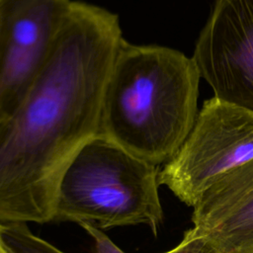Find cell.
<instances>
[{
    "instance_id": "ba28073f",
    "label": "cell",
    "mask_w": 253,
    "mask_h": 253,
    "mask_svg": "<svg viewBox=\"0 0 253 253\" xmlns=\"http://www.w3.org/2000/svg\"><path fill=\"white\" fill-rule=\"evenodd\" d=\"M3 236L14 253H65L35 235L25 222L3 223Z\"/></svg>"
},
{
    "instance_id": "52a82bcc",
    "label": "cell",
    "mask_w": 253,
    "mask_h": 253,
    "mask_svg": "<svg viewBox=\"0 0 253 253\" xmlns=\"http://www.w3.org/2000/svg\"><path fill=\"white\" fill-rule=\"evenodd\" d=\"M193 209L192 232L216 253H253V159L219 178Z\"/></svg>"
},
{
    "instance_id": "9c48e42d",
    "label": "cell",
    "mask_w": 253,
    "mask_h": 253,
    "mask_svg": "<svg viewBox=\"0 0 253 253\" xmlns=\"http://www.w3.org/2000/svg\"><path fill=\"white\" fill-rule=\"evenodd\" d=\"M164 253H216L210 243L202 236L196 235L191 229L184 232L182 241L173 249Z\"/></svg>"
},
{
    "instance_id": "7a4b0ae2",
    "label": "cell",
    "mask_w": 253,
    "mask_h": 253,
    "mask_svg": "<svg viewBox=\"0 0 253 253\" xmlns=\"http://www.w3.org/2000/svg\"><path fill=\"white\" fill-rule=\"evenodd\" d=\"M200 78L181 51L123 39L104 90L99 135L151 164L166 163L195 124Z\"/></svg>"
},
{
    "instance_id": "3957f363",
    "label": "cell",
    "mask_w": 253,
    "mask_h": 253,
    "mask_svg": "<svg viewBox=\"0 0 253 253\" xmlns=\"http://www.w3.org/2000/svg\"><path fill=\"white\" fill-rule=\"evenodd\" d=\"M157 165L98 135L85 143L58 184L53 219L99 229L146 224L156 235L163 220Z\"/></svg>"
},
{
    "instance_id": "8992f818",
    "label": "cell",
    "mask_w": 253,
    "mask_h": 253,
    "mask_svg": "<svg viewBox=\"0 0 253 253\" xmlns=\"http://www.w3.org/2000/svg\"><path fill=\"white\" fill-rule=\"evenodd\" d=\"M192 58L213 97L253 113V0H215Z\"/></svg>"
},
{
    "instance_id": "5b68a950",
    "label": "cell",
    "mask_w": 253,
    "mask_h": 253,
    "mask_svg": "<svg viewBox=\"0 0 253 253\" xmlns=\"http://www.w3.org/2000/svg\"><path fill=\"white\" fill-rule=\"evenodd\" d=\"M72 0H0V119L50 55Z\"/></svg>"
},
{
    "instance_id": "30bf717a",
    "label": "cell",
    "mask_w": 253,
    "mask_h": 253,
    "mask_svg": "<svg viewBox=\"0 0 253 253\" xmlns=\"http://www.w3.org/2000/svg\"><path fill=\"white\" fill-rule=\"evenodd\" d=\"M83 229L94 239L95 253H125L101 229L91 224H81Z\"/></svg>"
},
{
    "instance_id": "6da1fadb",
    "label": "cell",
    "mask_w": 253,
    "mask_h": 253,
    "mask_svg": "<svg viewBox=\"0 0 253 253\" xmlns=\"http://www.w3.org/2000/svg\"><path fill=\"white\" fill-rule=\"evenodd\" d=\"M123 39L115 13L73 1L47 60L0 119V222L53 219L65 168L100 134L104 90Z\"/></svg>"
},
{
    "instance_id": "277c9868",
    "label": "cell",
    "mask_w": 253,
    "mask_h": 253,
    "mask_svg": "<svg viewBox=\"0 0 253 253\" xmlns=\"http://www.w3.org/2000/svg\"><path fill=\"white\" fill-rule=\"evenodd\" d=\"M253 159V113L212 97L174 156L159 170V185L194 207L219 178Z\"/></svg>"
}]
</instances>
